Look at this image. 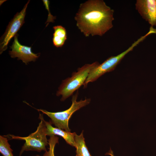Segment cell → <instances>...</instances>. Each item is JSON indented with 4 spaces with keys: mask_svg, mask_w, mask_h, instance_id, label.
<instances>
[{
    "mask_svg": "<svg viewBox=\"0 0 156 156\" xmlns=\"http://www.w3.org/2000/svg\"><path fill=\"white\" fill-rule=\"evenodd\" d=\"M30 1L24 5L19 12H17L9 23L5 31L0 38V54L6 50L7 46L11 39L17 34V33L25 23L26 10Z\"/></svg>",
    "mask_w": 156,
    "mask_h": 156,
    "instance_id": "obj_6",
    "label": "cell"
},
{
    "mask_svg": "<svg viewBox=\"0 0 156 156\" xmlns=\"http://www.w3.org/2000/svg\"><path fill=\"white\" fill-rule=\"evenodd\" d=\"M47 128V135L50 137L57 135L62 137L66 142L70 145L75 147L76 144L75 137L76 134L75 132L66 131L57 127H53L51 122L45 120L43 118Z\"/></svg>",
    "mask_w": 156,
    "mask_h": 156,
    "instance_id": "obj_9",
    "label": "cell"
},
{
    "mask_svg": "<svg viewBox=\"0 0 156 156\" xmlns=\"http://www.w3.org/2000/svg\"><path fill=\"white\" fill-rule=\"evenodd\" d=\"M99 64L95 62L91 64H86L78 68L77 72L72 73L71 77L62 81L57 92V96L62 95L61 101H64L72 95L83 85L91 71Z\"/></svg>",
    "mask_w": 156,
    "mask_h": 156,
    "instance_id": "obj_2",
    "label": "cell"
},
{
    "mask_svg": "<svg viewBox=\"0 0 156 156\" xmlns=\"http://www.w3.org/2000/svg\"><path fill=\"white\" fill-rule=\"evenodd\" d=\"M146 37L145 35L141 36L124 52L116 56H111L102 64H99L93 69L89 74L83 85L84 88L87 87L88 83L94 82L105 73L114 70L125 56L132 51L135 47L142 42Z\"/></svg>",
    "mask_w": 156,
    "mask_h": 156,
    "instance_id": "obj_5",
    "label": "cell"
},
{
    "mask_svg": "<svg viewBox=\"0 0 156 156\" xmlns=\"http://www.w3.org/2000/svg\"><path fill=\"white\" fill-rule=\"evenodd\" d=\"M135 6L141 16L151 27L156 26V0H137Z\"/></svg>",
    "mask_w": 156,
    "mask_h": 156,
    "instance_id": "obj_8",
    "label": "cell"
},
{
    "mask_svg": "<svg viewBox=\"0 0 156 156\" xmlns=\"http://www.w3.org/2000/svg\"><path fill=\"white\" fill-rule=\"evenodd\" d=\"M38 118L40 120L36 130L27 137H21L9 134L11 139L25 140L22 146L19 156L25 151H35L40 152L46 151V146L49 145L46 136L47 128L43 120V115L39 113Z\"/></svg>",
    "mask_w": 156,
    "mask_h": 156,
    "instance_id": "obj_3",
    "label": "cell"
},
{
    "mask_svg": "<svg viewBox=\"0 0 156 156\" xmlns=\"http://www.w3.org/2000/svg\"><path fill=\"white\" fill-rule=\"evenodd\" d=\"M49 145V150L47 151L44 154L43 156H54V149L55 144L58 143V140L54 138H50L48 140ZM33 156H40L38 155H36Z\"/></svg>",
    "mask_w": 156,
    "mask_h": 156,
    "instance_id": "obj_13",
    "label": "cell"
},
{
    "mask_svg": "<svg viewBox=\"0 0 156 156\" xmlns=\"http://www.w3.org/2000/svg\"><path fill=\"white\" fill-rule=\"evenodd\" d=\"M83 131L79 135L76 134L75 140L76 144L75 156H91L86 144Z\"/></svg>",
    "mask_w": 156,
    "mask_h": 156,
    "instance_id": "obj_11",
    "label": "cell"
},
{
    "mask_svg": "<svg viewBox=\"0 0 156 156\" xmlns=\"http://www.w3.org/2000/svg\"><path fill=\"white\" fill-rule=\"evenodd\" d=\"M114 13L103 0H90L80 4L75 18L85 36H102L113 27Z\"/></svg>",
    "mask_w": 156,
    "mask_h": 156,
    "instance_id": "obj_1",
    "label": "cell"
},
{
    "mask_svg": "<svg viewBox=\"0 0 156 156\" xmlns=\"http://www.w3.org/2000/svg\"><path fill=\"white\" fill-rule=\"evenodd\" d=\"M107 155H109L111 156H114L113 151L110 149L109 152L107 153Z\"/></svg>",
    "mask_w": 156,
    "mask_h": 156,
    "instance_id": "obj_15",
    "label": "cell"
},
{
    "mask_svg": "<svg viewBox=\"0 0 156 156\" xmlns=\"http://www.w3.org/2000/svg\"><path fill=\"white\" fill-rule=\"evenodd\" d=\"M12 49L9 51V54L12 58L17 57L27 64L29 62H34L40 55L33 53L31 51V47L21 44L18 41V35L14 37V41L10 47Z\"/></svg>",
    "mask_w": 156,
    "mask_h": 156,
    "instance_id": "obj_7",
    "label": "cell"
},
{
    "mask_svg": "<svg viewBox=\"0 0 156 156\" xmlns=\"http://www.w3.org/2000/svg\"><path fill=\"white\" fill-rule=\"evenodd\" d=\"M53 38V45L58 48L61 47L64 44L67 39V33L64 27L61 25L54 26Z\"/></svg>",
    "mask_w": 156,
    "mask_h": 156,
    "instance_id": "obj_10",
    "label": "cell"
},
{
    "mask_svg": "<svg viewBox=\"0 0 156 156\" xmlns=\"http://www.w3.org/2000/svg\"><path fill=\"white\" fill-rule=\"evenodd\" d=\"M7 138L0 135V153L3 156H14Z\"/></svg>",
    "mask_w": 156,
    "mask_h": 156,
    "instance_id": "obj_12",
    "label": "cell"
},
{
    "mask_svg": "<svg viewBox=\"0 0 156 156\" xmlns=\"http://www.w3.org/2000/svg\"><path fill=\"white\" fill-rule=\"evenodd\" d=\"M78 92L73 96L72 104L70 107L67 109L61 112H51L43 109H37L38 111L48 116L51 119L50 122L56 127L67 131L70 132L68 126V122L72 114L76 111L89 104L90 101V99H86L77 101Z\"/></svg>",
    "mask_w": 156,
    "mask_h": 156,
    "instance_id": "obj_4",
    "label": "cell"
},
{
    "mask_svg": "<svg viewBox=\"0 0 156 156\" xmlns=\"http://www.w3.org/2000/svg\"><path fill=\"white\" fill-rule=\"evenodd\" d=\"M42 1L46 9L47 10L48 12V18L45 23H47V26L49 23H53L54 22V20L56 19V17L53 16L51 13L49 8V1L48 0H42Z\"/></svg>",
    "mask_w": 156,
    "mask_h": 156,
    "instance_id": "obj_14",
    "label": "cell"
},
{
    "mask_svg": "<svg viewBox=\"0 0 156 156\" xmlns=\"http://www.w3.org/2000/svg\"><path fill=\"white\" fill-rule=\"evenodd\" d=\"M6 0H0V5H1L4 1H5Z\"/></svg>",
    "mask_w": 156,
    "mask_h": 156,
    "instance_id": "obj_16",
    "label": "cell"
}]
</instances>
